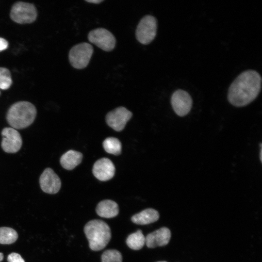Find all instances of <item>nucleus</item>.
Wrapping results in <instances>:
<instances>
[{
    "label": "nucleus",
    "instance_id": "6",
    "mask_svg": "<svg viewBox=\"0 0 262 262\" xmlns=\"http://www.w3.org/2000/svg\"><path fill=\"white\" fill-rule=\"evenodd\" d=\"M10 17L14 21L17 23H31L36 19L37 11L33 4L19 1L15 3L12 6Z\"/></svg>",
    "mask_w": 262,
    "mask_h": 262
},
{
    "label": "nucleus",
    "instance_id": "15",
    "mask_svg": "<svg viewBox=\"0 0 262 262\" xmlns=\"http://www.w3.org/2000/svg\"><path fill=\"white\" fill-rule=\"evenodd\" d=\"M159 218V213L152 208L146 209L133 215L131 221L138 225H147L157 221Z\"/></svg>",
    "mask_w": 262,
    "mask_h": 262
},
{
    "label": "nucleus",
    "instance_id": "18",
    "mask_svg": "<svg viewBox=\"0 0 262 262\" xmlns=\"http://www.w3.org/2000/svg\"><path fill=\"white\" fill-rule=\"evenodd\" d=\"M103 147L108 153L115 155H119L122 150V145L117 138L109 137L106 138L103 142Z\"/></svg>",
    "mask_w": 262,
    "mask_h": 262
},
{
    "label": "nucleus",
    "instance_id": "9",
    "mask_svg": "<svg viewBox=\"0 0 262 262\" xmlns=\"http://www.w3.org/2000/svg\"><path fill=\"white\" fill-rule=\"evenodd\" d=\"M132 113L124 107L120 106L109 112L106 116L108 125L117 131H122L127 122L132 117Z\"/></svg>",
    "mask_w": 262,
    "mask_h": 262
},
{
    "label": "nucleus",
    "instance_id": "20",
    "mask_svg": "<svg viewBox=\"0 0 262 262\" xmlns=\"http://www.w3.org/2000/svg\"><path fill=\"white\" fill-rule=\"evenodd\" d=\"M101 262H122L121 253L115 249H108L101 255Z\"/></svg>",
    "mask_w": 262,
    "mask_h": 262
},
{
    "label": "nucleus",
    "instance_id": "25",
    "mask_svg": "<svg viewBox=\"0 0 262 262\" xmlns=\"http://www.w3.org/2000/svg\"><path fill=\"white\" fill-rule=\"evenodd\" d=\"M3 259V254L0 252V262H1Z\"/></svg>",
    "mask_w": 262,
    "mask_h": 262
},
{
    "label": "nucleus",
    "instance_id": "11",
    "mask_svg": "<svg viewBox=\"0 0 262 262\" xmlns=\"http://www.w3.org/2000/svg\"><path fill=\"white\" fill-rule=\"evenodd\" d=\"M39 183L42 191L49 194L58 193L61 186L60 178L50 168L44 170L40 177Z\"/></svg>",
    "mask_w": 262,
    "mask_h": 262
},
{
    "label": "nucleus",
    "instance_id": "12",
    "mask_svg": "<svg viewBox=\"0 0 262 262\" xmlns=\"http://www.w3.org/2000/svg\"><path fill=\"white\" fill-rule=\"evenodd\" d=\"M115 170V166L113 162L108 158H103L95 163L92 172L98 180L107 181L113 178Z\"/></svg>",
    "mask_w": 262,
    "mask_h": 262
},
{
    "label": "nucleus",
    "instance_id": "8",
    "mask_svg": "<svg viewBox=\"0 0 262 262\" xmlns=\"http://www.w3.org/2000/svg\"><path fill=\"white\" fill-rule=\"evenodd\" d=\"M192 99L185 90L178 89L171 97V104L175 113L180 116H184L190 111L192 107Z\"/></svg>",
    "mask_w": 262,
    "mask_h": 262
},
{
    "label": "nucleus",
    "instance_id": "16",
    "mask_svg": "<svg viewBox=\"0 0 262 262\" xmlns=\"http://www.w3.org/2000/svg\"><path fill=\"white\" fill-rule=\"evenodd\" d=\"M82 159V154L77 151L69 150L61 157L60 162L62 167L68 170L73 169Z\"/></svg>",
    "mask_w": 262,
    "mask_h": 262
},
{
    "label": "nucleus",
    "instance_id": "7",
    "mask_svg": "<svg viewBox=\"0 0 262 262\" xmlns=\"http://www.w3.org/2000/svg\"><path fill=\"white\" fill-rule=\"evenodd\" d=\"M89 42L105 51H111L115 48L116 39L109 30L98 28L91 30L87 35Z\"/></svg>",
    "mask_w": 262,
    "mask_h": 262
},
{
    "label": "nucleus",
    "instance_id": "2",
    "mask_svg": "<svg viewBox=\"0 0 262 262\" xmlns=\"http://www.w3.org/2000/svg\"><path fill=\"white\" fill-rule=\"evenodd\" d=\"M36 115V109L34 105L28 101H21L10 107L6 119L12 128L22 129L32 124Z\"/></svg>",
    "mask_w": 262,
    "mask_h": 262
},
{
    "label": "nucleus",
    "instance_id": "19",
    "mask_svg": "<svg viewBox=\"0 0 262 262\" xmlns=\"http://www.w3.org/2000/svg\"><path fill=\"white\" fill-rule=\"evenodd\" d=\"M18 238L16 231L9 227L0 228V244H11L15 242Z\"/></svg>",
    "mask_w": 262,
    "mask_h": 262
},
{
    "label": "nucleus",
    "instance_id": "4",
    "mask_svg": "<svg viewBox=\"0 0 262 262\" xmlns=\"http://www.w3.org/2000/svg\"><path fill=\"white\" fill-rule=\"evenodd\" d=\"M93 52L94 48L90 44L87 42L78 44L69 50V63L76 69L84 68L88 66Z\"/></svg>",
    "mask_w": 262,
    "mask_h": 262
},
{
    "label": "nucleus",
    "instance_id": "27",
    "mask_svg": "<svg viewBox=\"0 0 262 262\" xmlns=\"http://www.w3.org/2000/svg\"><path fill=\"white\" fill-rule=\"evenodd\" d=\"M166 262L163 261V262Z\"/></svg>",
    "mask_w": 262,
    "mask_h": 262
},
{
    "label": "nucleus",
    "instance_id": "21",
    "mask_svg": "<svg viewBox=\"0 0 262 262\" xmlns=\"http://www.w3.org/2000/svg\"><path fill=\"white\" fill-rule=\"evenodd\" d=\"M12 83V80L9 70L5 67H0V89H8Z\"/></svg>",
    "mask_w": 262,
    "mask_h": 262
},
{
    "label": "nucleus",
    "instance_id": "26",
    "mask_svg": "<svg viewBox=\"0 0 262 262\" xmlns=\"http://www.w3.org/2000/svg\"><path fill=\"white\" fill-rule=\"evenodd\" d=\"M260 156V160L262 162V148H261Z\"/></svg>",
    "mask_w": 262,
    "mask_h": 262
},
{
    "label": "nucleus",
    "instance_id": "3",
    "mask_svg": "<svg viewBox=\"0 0 262 262\" xmlns=\"http://www.w3.org/2000/svg\"><path fill=\"white\" fill-rule=\"evenodd\" d=\"M84 232L88 241L89 247L93 251L103 249L111 238L110 227L101 220L89 221L84 227Z\"/></svg>",
    "mask_w": 262,
    "mask_h": 262
},
{
    "label": "nucleus",
    "instance_id": "14",
    "mask_svg": "<svg viewBox=\"0 0 262 262\" xmlns=\"http://www.w3.org/2000/svg\"><path fill=\"white\" fill-rule=\"evenodd\" d=\"M96 211L99 216L111 218L117 215L119 213V207L115 201L110 199H106L98 203Z\"/></svg>",
    "mask_w": 262,
    "mask_h": 262
},
{
    "label": "nucleus",
    "instance_id": "10",
    "mask_svg": "<svg viewBox=\"0 0 262 262\" xmlns=\"http://www.w3.org/2000/svg\"><path fill=\"white\" fill-rule=\"evenodd\" d=\"M2 139L1 146L7 153H15L21 148L22 140L18 131L12 127L4 128L1 131Z\"/></svg>",
    "mask_w": 262,
    "mask_h": 262
},
{
    "label": "nucleus",
    "instance_id": "22",
    "mask_svg": "<svg viewBox=\"0 0 262 262\" xmlns=\"http://www.w3.org/2000/svg\"><path fill=\"white\" fill-rule=\"evenodd\" d=\"M8 262H25L20 255L16 253H12L7 257Z\"/></svg>",
    "mask_w": 262,
    "mask_h": 262
},
{
    "label": "nucleus",
    "instance_id": "24",
    "mask_svg": "<svg viewBox=\"0 0 262 262\" xmlns=\"http://www.w3.org/2000/svg\"><path fill=\"white\" fill-rule=\"evenodd\" d=\"M85 1L90 2V3H93L95 4H98L102 1H104V0H85Z\"/></svg>",
    "mask_w": 262,
    "mask_h": 262
},
{
    "label": "nucleus",
    "instance_id": "5",
    "mask_svg": "<svg viewBox=\"0 0 262 262\" xmlns=\"http://www.w3.org/2000/svg\"><path fill=\"white\" fill-rule=\"evenodd\" d=\"M157 20L154 16L147 15L139 22L135 31L137 40L143 45L150 44L157 34Z\"/></svg>",
    "mask_w": 262,
    "mask_h": 262
},
{
    "label": "nucleus",
    "instance_id": "1",
    "mask_svg": "<svg viewBox=\"0 0 262 262\" xmlns=\"http://www.w3.org/2000/svg\"><path fill=\"white\" fill-rule=\"evenodd\" d=\"M262 88V77L256 71L245 70L240 74L230 85L228 99L234 106L241 107L252 102Z\"/></svg>",
    "mask_w": 262,
    "mask_h": 262
},
{
    "label": "nucleus",
    "instance_id": "23",
    "mask_svg": "<svg viewBox=\"0 0 262 262\" xmlns=\"http://www.w3.org/2000/svg\"><path fill=\"white\" fill-rule=\"evenodd\" d=\"M8 47V42L5 39L0 37V52L6 49Z\"/></svg>",
    "mask_w": 262,
    "mask_h": 262
},
{
    "label": "nucleus",
    "instance_id": "13",
    "mask_svg": "<svg viewBox=\"0 0 262 262\" xmlns=\"http://www.w3.org/2000/svg\"><path fill=\"white\" fill-rule=\"evenodd\" d=\"M171 238V231L166 227H162L149 233L145 237V244L149 248L166 245Z\"/></svg>",
    "mask_w": 262,
    "mask_h": 262
},
{
    "label": "nucleus",
    "instance_id": "17",
    "mask_svg": "<svg viewBox=\"0 0 262 262\" xmlns=\"http://www.w3.org/2000/svg\"><path fill=\"white\" fill-rule=\"evenodd\" d=\"M127 246L133 250H139L145 245V237L141 229L131 234L127 238Z\"/></svg>",
    "mask_w": 262,
    "mask_h": 262
}]
</instances>
